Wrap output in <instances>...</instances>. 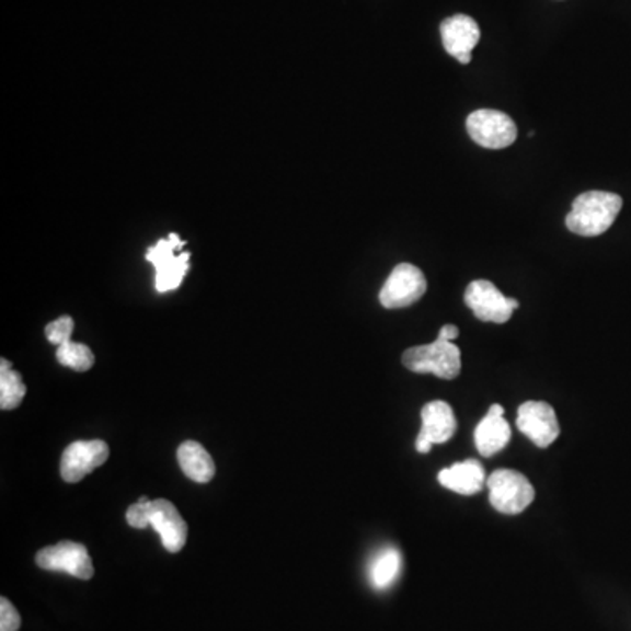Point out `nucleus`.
Wrapping results in <instances>:
<instances>
[{
	"label": "nucleus",
	"mask_w": 631,
	"mask_h": 631,
	"mask_svg": "<svg viewBox=\"0 0 631 631\" xmlns=\"http://www.w3.org/2000/svg\"><path fill=\"white\" fill-rule=\"evenodd\" d=\"M621 207L622 198L616 193H581L566 216V228L581 237L601 236L612 227Z\"/></svg>",
	"instance_id": "obj_1"
},
{
	"label": "nucleus",
	"mask_w": 631,
	"mask_h": 631,
	"mask_svg": "<svg viewBox=\"0 0 631 631\" xmlns=\"http://www.w3.org/2000/svg\"><path fill=\"white\" fill-rule=\"evenodd\" d=\"M405 368L416 374H434L451 381L461 372L460 347L452 342L437 341L425 346L409 347L402 356Z\"/></svg>",
	"instance_id": "obj_2"
},
{
	"label": "nucleus",
	"mask_w": 631,
	"mask_h": 631,
	"mask_svg": "<svg viewBox=\"0 0 631 631\" xmlns=\"http://www.w3.org/2000/svg\"><path fill=\"white\" fill-rule=\"evenodd\" d=\"M183 248L184 242L181 241L180 236L171 233L169 239H160L157 245L149 248L146 253V260L153 263L154 271H157L154 286L160 294L180 288L183 283L184 274L190 268V253L181 251Z\"/></svg>",
	"instance_id": "obj_3"
},
{
	"label": "nucleus",
	"mask_w": 631,
	"mask_h": 631,
	"mask_svg": "<svg viewBox=\"0 0 631 631\" xmlns=\"http://www.w3.org/2000/svg\"><path fill=\"white\" fill-rule=\"evenodd\" d=\"M486 486L490 490V504L508 516L523 513L535 498L534 484L517 470H495L487 478Z\"/></svg>",
	"instance_id": "obj_4"
},
{
	"label": "nucleus",
	"mask_w": 631,
	"mask_h": 631,
	"mask_svg": "<svg viewBox=\"0 0 631 631\" xmlns=\"http://www.w3.org/2000/svg\"><path fill=\"white\" fill-rule=\"evenodd\" d=\"M467 131L475 145L504 149L517 139V127L508 114L495 110L473 111L467 118Z\"/></svg>",
	"instance_id": "obj_5"
},
{
	"label": "nucleus",
	"mask_w": 631,
	"mask_h": 631,
	"mask_svg": "<svg viewBox=\"0 0 631 631\" xmlns=\"http://www.w3.org/2000/svg\"><path fill=\"white\" fill-rule=\"evenodd\" d=\"M464 303L475 318L487 323H507L519 307L516 298L505 297L491 280H472L464 289Z\"/></svg>",
	"instance_id": "obj_6"
},
{
	"label": "nucleus",
	"mask_w": 631,
	"mask_h": 631,
	"mask_svg": "<svg viewBox=\"0 0 631 631\" xmlns=\"http://www.w3.org/2000/svg\"><path fill=\"white\" fill-rule=\"evenodd\" d=\"M426 294V277L416 265L400 263L386 279L379 302L386 309H403L421 300Z\"/></svg>",
	"instance_id": "obj_7"
},
{
	"label": "nucleus",
	"mask_w": 631,
	"mask_h": 631,
	"mask_svg": "<svg viewBox=\"0 0 631 631\" xmlns=\"http://www.w3.org/2000/svg\"><path fill=\"white\" fill-rule=\"evenodd\" d=\"M35 563L49 572H66L83 581L92 578L95 574L92 558L88 554L87 548L83 543L70 542V540L41 549L35 557Z\"/></svg>",
	"instance_id": "obj_8"
},
{
	"label": "nucleus",
	"mask_w": 631,
	"mask_h": 631,
	"mask_svg": "<svg viewBox=\"0 0 631 631\" xmlns=\"http://www.w3.org/2000/svg\"><path fill=\"white\" fill-rule=\"evenodd\" d=\"M517 428L523 435L530 438L535 446L540 449L551 446L560 437V423H558L557 412L548 402L523 403L517 411Z\"/></svg>",
	"instance_id": "obj_9"
},
{
	"label": "nucleus",
	"mask_w": 631,
	"mask_h": 631,
	"mask_svg": "<svg viewBox=\"0 0 631 631\" xmlns=\"http://www.w3.org/2000/svg\"><path fill=\"white\" fill-rule=\"evenodd\" d=\"M110 458V446L104 440H78L61 455L60 473L66 482H79L99 469Z\"/></svg>",
	"instance_id": "obj_10"
},
{
	"label": "nucleus",
	"mask_w": 631,
	"mask_h": 631,
	"mask_svg": "<svg viewBox=\"0 0 631 631\" xmlns=\"http://www.w3.org/2000/svg\"><path fill=\"white\" fill-rule=\"evenodd\" d=\"M420 435H417L416 449L421 455L432 451L434 444H444L455 435L456 417L451 405L443 400L426 403L421 411Z\"/></svg>",
	"instance_id": "obj_11"
},
{
	"label": "nucleus",
	"mask_w": 631,
	"mask_h": 631,
	"mask_svg": "<svg viewBox=\"0 0 631 631\" xmlns=\"http://www.w3.org/2000/svg\"><path fill=\"white\" fill-rule=\"evenodd\" d=\"M440 35L446 51L452 58L467 66L472 61V51L481 39V31L473 18L467 14H455L440 25Z\"/></svg>",
	"instance_id": "obj_12"
},
{
	"label": "nucleus",
	"mask_w": 631,
	"mask_h": 631,
	"mask_svg": "<svg viewBox=\"0 0 631 631\" xmlns=\"http://www.w3.org/2000/svg\"><path fill=\"white\" fill-rule=\"evenodd\" d=\"M149 526H153L169 552H180L188 537V526L180 510L169 500H151L148 510Z\"/></svg>",
	"instance_id": "obj_13"
},
{
	"label": "nucleus",
	"mask_w": 631,
	"mask_h": 631,
	"mask_svg": "<svg viewBox=\"0 0 631 631\" xmlns=\"http://www.w3.org/2000/svg\"><path fill=\"white\" fill-rule=\"evenodd\" d=\"M473 440H475L479 455L486 456V458L496 455L507 446L510 440V425L504 420V408L500 403L491 405L486 417L475 428Z\"/></svg>",
	"instance_id": "obj_14"
},
{
	"label": "nucleus",
	"mask_w": 631,
	"mask_h": 631,
	"mask_svg": "<svg viewBox=\"0 0 631 631\" xmlns=\"http://www.w3.org/2000/svg\"><path fill=\"white\" fill-rule=\"evenodd\" d=\"M486 481L484 467L478 460H464L438 472V482L458 495H475Z\"/></svg>",
	"instance_id": "obj_15"
},
{
	"label": "nucleus",
	"mask_w": 631,
	"mask_h": 631,
	"mask_svg": "<svg viewBox=\"0 0 631 631\" xmlns=\"http://www.w3.org/2000/svg\"><path fill=\"white\" fill-rule=\"evenodd\" d=\"M177 461H180L184 475L192 481L204 484V482H209L210 479L215 478V461L204 449V446L195 443V440H186V443L181 444L180 449H177Z\"/></svg>",
	"instance_id": "obj_16"
},
{
	"label": "nucleus",
	"mask_w": 631,
	"mask_h": 631,
	"mask_svg": "<svg viewBox=\"0 0 631 631\" xmlns=\"http://www.w3.org/2000/svg\"><path fill=\"white\" fill-rule=\"evenodd\" d=\"M402 570V557L397 549L390 548L377 554L370 566V583L376 589H388L399 577Z\"/></svg>",
	"instance_id": "obj_17"
},
{
	"label": "nucleus",
	"mask_w": 631,
	"mask_h": 631,
	"mask_svg": "<svg viewBox=\"0 0 631 631\" xmlns=\"http://www.w3.org/2000/svg\"><path fill=\"white\" fill-rule=\"evenodd\" d=\"M0 364V409L11 411L25 399L26 388L22 376L14 372L8 359H2Z\"/></svg>",
	"instance_id": "obj_18"
},
{
	"label": "nucleus",
	"mask_w": 631,
	"mask_h": 631,
	"mask_svg": "<svg viewBox=\"0 0 631 631\" xmlns=\"http://www.w3.org/2000/svg\"><path fill=\"white\" fill-rule=\"evenodd\" d=\"M58 364L72 368L76 372H87L95 364L92 349L81 342H66L57 349Z\"/></svg>",
	"instance_id": "obj_19"
},
{
	"label": "nucleus",
	"mask_w": 631,
	"mask_h": 631,
	"mask_svg": "<svg viewBox=\"0 0 631 631\" xmlns=\"http://www.w3.org/2000/svg\"><path fill=\"white\" fill-rule=\"evenodd\" d=\"M72 330H74V321L70 316H61L58 320L53 321L46 326V337L55 346H61L66 342L70 341V335H72Z\"/></svg>",
	"instance_id": "obj_20"
},
{
	"label": "nucleus",
	"mask_w": 631,
	"mask_h": 631,
	"mask_svg": "<svg viewBox=\"0 0 631 631\" xmlns=\"http://www.w3.org/2000/svg\"><path fill=\"white\" fill-rule=\"evenodd\" d=\"M149 504H151V500L142 496V498H139V502H136V504H131L130 507H128L127 523L131 528H137V530H145V528H148Z\"/></svg>",
	"instance_id": "obj_21"
},
{
	"label": "nucleus",
	"mask_w": 631,
	"mask_h": 631,
	"mask_svg": "<svg viewBox=\"0 0 631 631\" xmlns=\"http://www.w3.org/2000/svg\"><path fill=\"white\" fill-rule=\"evenodd\" d=\"M22 627V618L8 598H0V631H18Z\"/></svg>",
	"instance_id": "obj_22"
},
{
	"label": "nucleus",
	"mask_w": 631,
	"mask_h": 631,
	"mask_svg": "<svg viewBox=\"0 0 631 631\" xmlns=\"http://www.w3.org/2000/svg\"><path fill=\"white\" fill-rule=\"evenodd\" d=\"M458 335H460V330H458V326H455V324H444L440 332H438V339H440V341L452 342Z\"/></svg>",
	"instance_id": "obj_23"
}]
</instances>
